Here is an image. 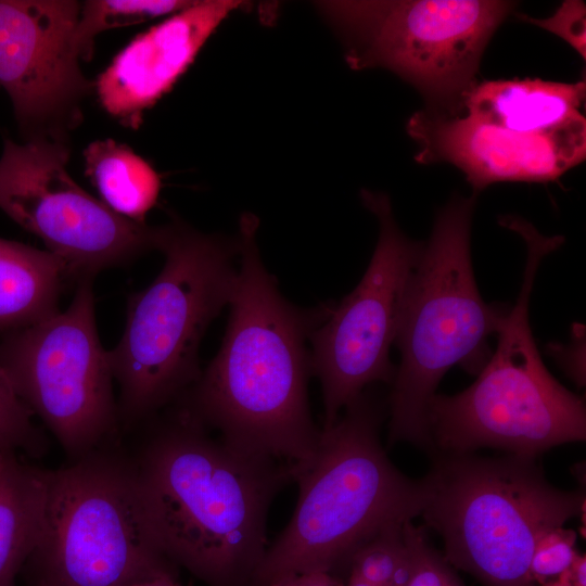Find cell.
Segmentation results:
<instances>
[{
  "instance_id": "obj_1",
  "label": "cell",
  "mask_w": 586,
  "mask_h": 586,
  "mask_svg": "<svg viewBox=\"0 0 586 586\" xmlns=\"http://www.w3.org/2000/svg\"><path fill=\"white\" fill-rule=\"evenodd\" d=\"M258 219H240L241 267L221 347L182 395L181 408L234 450L296 468L320 441L310 415L305 342L330 305L301 309L285 301L262 262Z\"/></svg>"
},
{
  "instance_id": "obj_2",
  "label": "cell",
  "mask_w": 586,
  "mask_h": 586,
  "mask_svg": "<svg viewBox=\"0 0 586 586\" xmlns=\"http://www.w3.org/2000/svg\"><path fill=\"white\" fill-rule=\"evenodd\" d=\"M132 462L160 552L208 586H250L293 467L234 450L182 408Z\"/></svg>"
},
{
  "instance_id": "obj_3",
  "label": "cell",
  "mask_w": 586,
  "mask_h": 586,
  "mask_svg": "<svg viewBox=\"0 0 586 586\" xmlns=\"http://www.w3.org/2000/svg\"><path fill=\"white\" fill-rule=\"evenodd\" d=\"M382 417L378 400L362 392L322 428L314 457L293 470V514L268 545L250 586L309 571L341 575L367 540L421 514L423 477L410 479L392 463L379 437Z\"/></svg>"
},
{
  "instance_id": "obj_4",
  "label": "cell",
  "mask_w": 586,
  "mask_h": 586,
  "mask_svg": "<svg viewBox=\"0 0 586 586\" xmlns=\"http://www.w3.org/2000/svg\"><path fill=\"white\" fill-rule=\"evenodd\" d=\"M508 229L526 244L519 296L498 331V344L477 379L456 395H434L428 407L433 454H468L493 447L536 458L540 453L586 437L584 400L545 367L530 324V300L538 267L564 242L546 237L514 217Z\"/></svg>"
},
{
  "instance_id": "obj_5",
  "label": "cell",
  "mask_w": 586,
  "mask_h": 586,
  "mask_svg": "<svg viewBox=\"0 0 586 586\" xmlns=\"http://www.w3.org/2000/svg\"><path fill=\"white\" fill-rule=\"evenodd\" d=\"M475 194L454 196L436 215L412 272L395 343L400 365L392 382L388 442L411 443L431 455L428 407L455 365L477 374L492 355L488 340L509 310L487 304L474 278L470 229Z\"/></svg>"
},
{
  "instance_id": "obj_6",
  "label": "cell",
  "mask_w": 586,
  "mask_h": 586,
  "mask_svg": "<svg viewBox=\"0 0 586 586\" xmlns=\"http://www.w3.org/2000/svg\"><path fill=\"white\" fill-rule=\"evenodd\" d=\"M433 457L420 515L443 539L448 563L483 586H536L530 574L535 545L579 515L585 495L553 486L536 458Z\"/></svg>"
},
{
  "instance_id": "obj_7",
  "label": "cell",
  "mask_w": 586,
  "mask_h": 586,
  "mask_svg": "<svg viewBox=\"0 0 586 586\" xmlns=\"http://www.w3.org/2000/svg\"><path fill=\"white\" fill-rule=\"evenodd\" d=\"M156 279L128 303L124 333L109 352L120 388L124 421L141 420L199 379L198 351L211 323L229 304L238 270V240L168 226Z\"/></svg>"
},
{
  "instance_id": "obj_8",
  "label": "cell",
  "mask_w": 586,
  "mask_h": 586,
  "mask_svg": "<svg viewBox=\"0 0 586 586\" xmlns=\"http://www.w3.org/2000/svg\"><path fill=\"white\" fill-rule=\"evenodd\" d=\"M100 450L48 470L43 527L26 561L35 586H129L176 577L150 531L133 462Z\"/></svg>"
},
{
  "instance_id": "obj_9",
  "label": "cell",
  "mask_w": 586,
  "mask_h": 586,
  "mask_svg": "<svg viewBox=\"0 0 586 586\" xmlns=\"http://www.w3.org/2000/svg\"><path fill=\"white\" fill-rule=\"evenodd\" d=\"M319 10L353 69L386 68L411 84L424 109L455 113L474 87L483 52L517 7L497 0L328 1Z\"/></svg>"
},
{
  "instance_id": "obj_10",
  "label": "cell",
  "mask_w": 586,
  "mask_h": 586,
  "mask_svg": "<svg viewBox=\"0 0 586 586\" xmlns=\"http://www.w3.org/2000/svg\"><path fill=\"white\" fill-rule=\"evenodd\" d=\"M0 362L21 400L78 460L116 433L109 352L95 326L91 278L64 311L4 333Z\"/></svg>"
},
{
  "instance_id": "obj_11",
  "label": "cell",
  "mask_w": 586,
  "mask_h": 586,
  "mask_svg": "<svg viewBox=\"0 0 586 586\" xmlns=\"http://www.w3.org/2000/svg\"><path fill=\"white\" fill-rule=\"evenodd\" d=\"M69 151L47 137L7 139L0 157V209L39 237L77 281L162 250L166 227L129 220L86 192L67 171Z\"/></svg>"
},
{
  "instance_id": "obj_12",
  "label": "cell",
  "mask_w": 586,
  "mask_h": 586,
  "mask_svg": "<svg viewBox=\"0 0 586 586\" xmlns=\"http://www.w3.org/2000/svg\"><path fill=\"white\" fill-rule=\"evenodd\" d=\"M362 204L377 216L379 240L358 285L310 333V372L321 384L324 423L331 426L340 411L374 382L392 383L396 370L390 360L404 300L423 250L398 228L390 198L361 190Z\"/></svg>"
},
{
  "instance_id": "obj_13",
  "label": "cell",
  "mask_w": 586,
  "mask_h": 586,
  "mask_svg": "<svg viewBox=\"0 0 586 586\" xmlns=\"http://www.w3.org/2000/svg\"><path fill=\"white\" fill-rule=\"evenodd\" d=\"M80 9L68 0H0V85L30 138L56 139L91 87L75 41Z\"/></svg>"
},
{
  "instance_id": "obj_14",
  "label": "cell",
  "mask_w": 586,
  "mask_h": 586,
  "mask_svg": "<svg viewBox=\"0 0 586 586\" xmlns=\"http://www.w3.org/2000/svg\"><path fill=\"white\" fill-rule=\"evenodd\" d=\"M418 143L416 161L447 162L461 169L475 192L500 181L547 182L586 155L584 115L548 132H518L466 114L422 109L407 123Z\"/></svg>"
},
{
  "instance_id": "obj_15",
  "label": "cell",
  "mask_w": 586,
  "mask_h": 586,
  "mask_svg": "<svg viewBox=\"0 0 586 586\" xmlns=\"http://www.w3.org/2000/svg\"><path fill=\"white\" fill-rule=\"evenodd\" d=\"M242 5L240 1H194L131 40L100 74L102 107L123 126L137 129L153 106L193 63L207 39Z\"/></svg>"
},
{
  "instance_id": "obj_16",
  "label": "cell",
  "mask_w": 586,
  "mask_h": 586,
  "mask_svg": "<svg viewBox=\"0 0 586 586\" xmlns=\"http://www.w3.org/2000/svg\"><path fill=\"white\" fill-rule=\"evenodd\" d=\"M585 81L485 80L466 94L461 111L518 132H548L582 116Z\"/></svg>"
},
{
  "instance_id": "obj_17",
  "label": "cell",
  "mask_w": 586,
  "mask_h": 586,
  "mask_svg": "<svg viewBox=\"0 0 586 586\" xmlns=\"http://www.w3.org/2000/svg\"><path fill=\"white\" fill-rule=\"evenodd\" d=\"M68 270L49 251L0 238V332L30 326L56 311Z\"/></svg>"
},
{
  "instance_id": "obj_18",
  "label": "cell",
  "mask_w": 586,
  "mask_h": 586,
  "mask_svg": "<svg viewBox=\"0 0 586 586\" xmlns=\"http://www.w3.org/2000/svg\"><path fill=\"white\" fill-rule=\"evenodd\" d=\"M48 496V470L21 463L15 454L0 466V586L15 576L34 551L42 532Z\"/></svg>"
},
{
  "instance_id": "obj_19",
  "label": "cell",
  "mask_w": 586,
  "mask_h": 586,
  "mask_svg": "<svg viewBox=\"0 0 586 586\" xmlns=\"http://www.w3.org/2000/svg\"><path fill=\"white\" fill-rule=\"evenodd\" d=\"M84 156L86 175L101 201L116 214L144 224L162 188L154 168L129 146L112 139L91 142Z\"/></svg>"
},
{
  "instance_id": "obj_20",
  "label": "cell",
  "mask_w": 586,
  "mask_h": 586,
  "mask_svg": "<svg viewBox=\"0 0 586 586\" xmlns=\"http://www.w3.org/2000/svg\"><path fill=\"white\" fill-rule=\"evenodd\" d=\"M194 1L89 0L81 4L75 41L81 60L92 56L98 34L180 12Z\"/></svg>"
},
{
  "instance_id": "obj_21",
  "label": "cell",
  "mask_w": 586,
  "mask_h": 586,
  "mask_svg": "<svg viewBox=\"0 0 586 586\" xmlns=\"http://www.w3.org/2000/svg\"><path fill=\"white\" fill-rule=\"evenodd\" d=\"M405 523L392 525L361 545L352 556L347 573L374 586H405L412 571Z\"/></svg>"
},
{
  "instance_id": "obj_22",
  "label": "cell",
  "mask_w": 586,
  "mask_h": 586,
  "mask_svg": "<svg viewBox=\"0 0 586 586\" xmlns=\"http://www.w3.org/2000/svg\"><path fill=\"white\" fill-rule=\"evenodd\" d=\"M33 412L15 393L0 362V453L21 449L40 455L43 442L31 421Z\"/></svg>"
},
{
  "instance_id": "obj_23",
  "label": "cell",
  "mask_w": 586,
  "mask_h": 586,
  "mask_svg": "<svg viewBox=\"0 0 586 586\" xmlns=\"http://www.w3.org/2000/svg\"><path fill=\"white\" fill-rule=\"evenodd\" d=\"M576 534L563 526L550 530L535 545L531 564V578L536 586H549L564 574L578 555Z\"/></svg>"
},
{
  "instance_id": "obj_24",
  "label": "cell",
  "mask_w": 586,
  "mask_h": 586,
  "mask_svg": "<svg viewBox=\"0 0 586 586\" xmlns=\"http://www.w3.org/2000/svg\"><path fill=\"white\" fill-rule=\"evenodd\" d=\"M412 553V571L405 586H466L444 556L430 546L422 530L405 523Z\"/></svg>"
},
{
  "instance_id": "obj_25",
  "label": "cell",
  "mask_w": 586,
  "mask_h": 586,
  "mask_svg": "<svg viewBox=\"0 0 586 586\" xmlns=\"http://www.w3.org/2000/svg\"><path fill=\"white\" fill-rule=\"evenodd\" d=\"M523 21L542 27L566 41L582 58L586 59V5L581 0H565L547 18L520 15Z\"/></svg>"
},
{
  "instance_id": "obj_26",
  "label": "cell",
  "mask_w": 586,
  "mask_h": 586,
  "mask_svg": "<svg viewBox=\"0 0 586 586\" xmlns=\"http://www.w3.org/2000/svg\"><path fill=\"white\" fill-rule=\"evenodd\" d=\"M345 578L327 571H309L282 577L269 586H344Z\"/></svg>"
},
{
  "instance_id": "obj_27",
  "label": "cell",
  "mask_w": 586,
  "mask_h": 586,
  "mask_svg": "<svg viewBox=\"0 0 586 586\" xmlns=\"http://www.w3.org/2000/svg\"><path fill=\"white\" fill-rule=\"evenodd\" d=\"M573 586H586V557L578 553L570 568Z\"/></svg>"
},
{
  "instance_id": "obj_28",
  "label": "cell",
  "mask_w": 586,
  "mask_h": 586,
  "mask_svg": "<svg viewBox=\"0 0 586 586\" xmlns=\"http://www.w3.org/2000/svg\"><path fill=\"white\" fill-rule=\"evenodd\" d=\"M180 584L176 581L175 576H161L153 579H148L139 583H135L129 586H179Z\"/></svg>"
},
{
  "instance_id": "obj_29",
  "label": "cell",
  "mask_w": 586,
  "mask_h": 586,
  "mask_svg": "<svg viewBox=\"0 0 586 586\" xmlns=\"http://www.w3.org/2000/svg\"><path fill=\"white\" fill-rule=\"evenodd\" d=\"M344 586H374L353 573H347Z\"/></svg>"
},
{
  "instance_id": "obj_30",
  "label": "cell",
  "mask_w": 586,
  "mask_h": 586,
  "mask_svg": "<svg viewBox=\"0 0 586 586\" xmlns=\"http://www.w3.org/2000/svg\"><path fill=\"white\" fill-rule=\"evenodd\" d=\"M8 455H11V454H1V453H0V466H1V463H2L3 460H4V458H5Z\"/></svg>"
},
{
  "instance_id": "obj_31",
  "label": "cell",
  "mask_w": 586,
  "mask_h": 586,
  "mask_svg": "<svg viewBox=\"0 0 586 586\" xmlns=\"http://www.w3.org/2000/svg\"><path fill=\"white\" fill-rule=\"evenodd\" d=\"M179 586H181V585H179Z\"/></svg>"
}]
</instances>
